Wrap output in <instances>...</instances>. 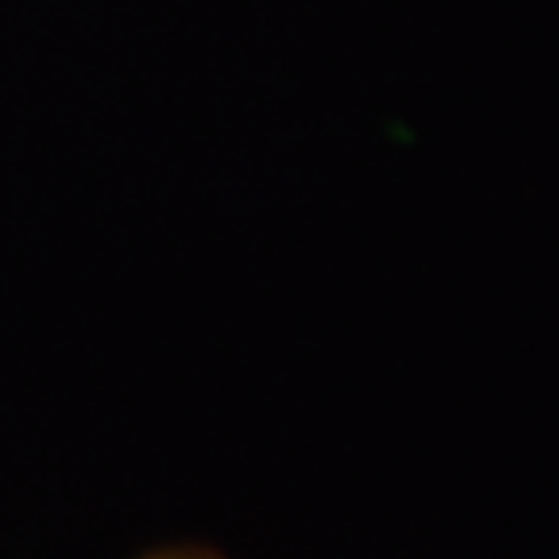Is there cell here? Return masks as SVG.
Returning a JSON list of instances; mask_svg holds the SVG:
<instances>
[{
  "label": "cell",
  "instance_id": "1",
  "mask_svg": "<svg viewBox=\"0 0 559 559\" xmlns=\"http://www.w3.org/2000/svg\"><path fill=\"white\" fill-rule=\"evenodd\" d=\"M141 559H224V556L221 551H212V547H200V543H170V547L145 551Z\"/></svg>",
  "mask_w": 559,
  "mask_h": 559
}]
</instances>
